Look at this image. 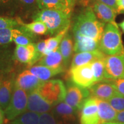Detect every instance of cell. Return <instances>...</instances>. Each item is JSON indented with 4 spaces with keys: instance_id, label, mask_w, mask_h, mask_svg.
Wrapping results in <instances>:
<instances>
[{
    "instance_id": "obj_30",
    "label": "cell",
    "mask_w": 124,
    "mask_h": 124,
    "mask_svg": "<svg viewBox=\"0 0 124 124\" xmlns=\"http://www.w3.org/2000/svg\"><path fill=\"white\" fill-rule=\"evenodd\" d=\"M104 59L97 60L91 63L93 75L95 83L106 80Z\"/></svg>"
},
{
    "instance_id": "obj_25",
    "label": "cell",
    "mask_w": 124,
    "mask_h": 124,
    "mask_svg": "<svg viewBox=\"0 0 124 124\" xmlns=\"http://www.w3.org/2000/svg\"><path fill=\"white\" fill-rule=\"evenodd\" d=\"M20 10L17 0H0V16L12 17Z\"/></svg>"
},
{
    "instance_id": "obj_40",
    "label": "cell",
    "mask_w": 124,
    "mask_h": 124,
    "mask_svg": "<svg viewBox=\"0 0 124 124\" xmlns=\"http://www.w3.org/2000/svg\"><path fill=\"white\" fill-rule=\"evenodd\" d=\"M115 122L124 123V110L117 112Z\"/></svg>"
},
{
    "instance_id": "obj_11",
    "label": "cell",
    "mask_w": 124,
    "mask_h": 124,
    "mask_svg": "<svg viewBox=\"0 0 124 124\" xmlns=\"http://www.w3.org/2000/svg\"><path fill=\"white\" fill-rule=\"evenodd\" d=\"M52 106L49 102L41 95L37 89L28 93L27 110L28 111L39 114H43L49 112Z\"/></svg>"
},
{
    "instance_id": "obj_42",
    "label": "cell",
    "mask_w": 124,
    "mask_h": 124,
    "mask_svg": "<svg viewBox=\"0 0 124 124\" xmlns=\"http://www.w3.org/2000/svg\"><path fill=\"white\" fill-rule=\"evenodd\" d=\"M65 1H66L68 4H69L70 7L71 9H74V6H75L77 0H65Z\"/></svg>"
},
{
    "instance_id": "obj_16",
    "label": "cell",
    "mask_w": 124,
    "mask_h": 124,
    "mask_svg": "<svg viewBox=\"0 0 124 124\" xmlns=\"http://www.w3.org/2000/svg\"><path fill=\"white\" fill-rule=\"evenodd\" d=\"M74 51L76 54L100 49V42L97 40L79 35H74Z\"/></svg>"
},
{
    "instance_id": "obj_19",
    "label": "cell",
    "mask_w": 124,
    "mask_h": 124,
    "mask_svg": "<svg viewBox=\"0 0 124 124\" xmlns=\"http://www.w3.org/2000/svg\"><path fill=\"white\" fill-rule=\"evenodd\" d=\"M37 5L40 10L51 9L64 12L71 15V9L65 0H37Z\"/></svg>"
},
{
    "instance_id": "obj_46",
    "label": "cell",
    "mask_w": 124,
    "mask_h": 124,
    "mask_svg": "<svg viewBox=\"0 0 124 124\" xmlns=\"http://www.w3.org/2000/svg\"><path fill=\"white\" fill-rule=\"evenodd\" d=\"M3 74H4V73H3V72H0V79H1V77H2Z\"/></svg>"
},
{
    "instance_id": "obj_23",
    "label": "cell",
    "mask_w": 124,
    "mask_h": 124,
    "mask_svg": "<svg viewBox=\"0 0 124 124\" xmlns=\"http://www.w3.org/2000/svg\"><path fill=\"white\" fill-rule=\"evenodd\" d=\"M60 53L63 58L65 67L68 66L70 61L72 52L74 51V45L72 38L69 32L65 35L60 43L59 47Z\"/></svg>"
},
{
    "instance_id": "obj_2",
    "label": "cell",
    "mask_w": 124,
    "mask_h": 124,
    "mask_svg": "<svg viewBox=\"0 0 124 124\" xmlns=\"http://www.w3.org/2000/svg\"><path fill=\"white\" fill-rule=\"evenodd\" d=\"M71 15L64 12L51 9L40 10L32 16L33 21H41L46 25L49 34L56 35L70 28Z\"/></svg>"
},
{
    "instance_id": "obj_22",
    "label": "cell",
    "mask_w": 124,
    "mask_h": 124,
    "mask_svg": "<svg viewBox=\"0 0 124 124\" xmlns=\"http://www.w3.org/2000/svg\"><path fill=\"white\" fill-rule=\"evenodd\" d=\"M38 64L53 68V69L65 68L63 58L59 49L51 52L48 55L44 56L38 62Z\"/></svg>"
},
{
    "instance_id": "obj_15",
    "label": "cell",
    "mask_w": 124,
    "mask_h": 124,
    "mask_svg": "<svg viewBox=\"0 0 124 124\" xmlns=\"http://www.w3.org/2000/svg\"><path fill=\"white\" fill-rule=\"evenodd\" d=\"M106 56L100 49L91 52L77 53L72 58L70 69L91 63L97 60L105 58Z\"/></svg>"
},
{
    "instance_id": "obj_10",
    "label": "cell",
    "mask_w": 124,
    "mask_h": 124,
    "mask_svg": "<svg viewBox=\"0 0 124 124\" xmlns=\"http://www.w3.org/2000/svg\"><path fill=\"white\" fill-rule=\"evenodd\" d=\"M80 124H101L98 114L97 99L90 97L80 109Z\"/></svg>"
},
{
    "instance_id": "obj_36",
    "label": "cell",
    "mask_w": 124,
    "mask_h": 124,
    "mask_svg": "<svg viewBox=\"0 0 124 124\" xmlns=\"http://www.w3.org/2000/svg\"><path fill=\"white\" fill-rule=\"evenodd\" d=\"M108 80L113 85V87L118 94L124 97V78Z\"/></svg>"
},
{
    "instance_id": "obj_14",
    "label": "cell",
    "mask_w": 124,
    "mask_h": 124,
    "mask_svg": "<svg viewBox=\"0 0 124 124\" xmlns=\"http://www.w3.org/2000/svg\"><path fill=\"white\" fill-rule=\"evenodd\" d=\"M88 89L90 97L105 101H108L117 93L113 85L108 80L96 82Z\"/></svg>"
},
{
    "instance_id": "obj_7",
    "label": "cell",
    "mask_w": 124,
    "mask_h": 124,
    "mask_svg": "<svg viewBox=\"0 0 124 124\" xmlns=\"http://www.w3.org/2000/svg\"><path fill=\"white\" fill-rule=\"evenodd\" d=\"M104 62L106 80L124 78V54L106 55Z\"/></svg>"
},
{
    "instance_id": "obj_45",
    "label": "cell",
    "mask_w": 124,
    "mask_h": 124,
    "mask_svg": "<svg viewBox=\"0 0 124 124\" xmlns=\"http://www.w3.org/2000/svg\"><path fill=\"white\" fill-rule=\"evenodd\" d=\"M118 25V27H120L121 28V29H122V31H123V32L124 33V20Z\"/></svg>"
},
{
    "instance_id": "obj_44",
    "label": "cell",
    "mask_w": 124,
    "mask_h": 124,
    "mask_svg": "<svg viewBox=\"0 0 124 124\" xmlns=\"http://www.w3.org/2000/svg\"><path fill=\"white\" fill-rule=\"evenodd\" d=\"M101 124H124V123H120V122H103Z\"/></svg>"
},
{
    "instance_id": "obj_6",
    "label": "cell",
    "mask_w": 124,
    "mask_h": 124,
    "mask_svg": "<svg viewBox=\"0 0 124 124\" xmlns=\"http://www.w3.org/2000/svg\"><path fill=\"white\" fill-rule=\"evenodd\" d=\"M91 63L70 69L69 74L72 83L88 89L95 83Z\"/></svg>"
},
{
    "instance_id": "obj_13",
    "label": "cell",
    "mask_w": 124,
    "mask_h": 124,
    "mask_svg": "<svg viewBox=\"0 0 124 124\" xmlns=\"http://www.w3.org/2000/svg\"><path fill=\"white\" fill-rule=\"evenodd\" d=\"M91 4V8L100 21L105 24L110 23L116 26H118L115 20L117 13L112 8L97 0H94Z\"/></svg>"
},
{
    "instance_id": "obj_5",
    "label": "cell",
    "mask_w": 124,
    "mask_h": 124,
    "mask_svg": "<svg viewBox=\"0 0 124 124\" xmlns=\"http://www.w3.org/2000/svg\"><path fill=\"white\" fill-rule=\"evenodd\" d=\"M28 93L24 90L14 86L10 103L4 111L6 120L11 121L21 115L27 109Z\"/></svg>"
},
{
    "instance_id": "obj_29",
    "label": "cell",
    "mask_w": 124,
    "mask_h": 124,
    "mask_svg": "<svg viewBox=\"0 0 124 124\" xmlns=\"http://www.w3.org/2000/svg\"><path fill=\"white\" fill-rule=\"evenodd\" d=\"M20 25L24 28L36 35H43L49 34L48 29L46 25L41 21H33V22L28 23V24H25L21 21Z\"/></svg>"
},
{
    "instance_id": "obj_3",
    "label": "cell",
    "mask_w": 124,
    "mask_h": 124,
    "mask_svg": "<svg viewBox=\"0 0 124 124\" xmlns=\"http://www.w3.org/2000/svg\"><path fill=\"white\" fill-rule=\"evenodd\" d=\"M99 49L107 56L124 54L121 33L118 26L110 23L106 24L100 41Z\"/></svg>"
},
{
    "instance_id": "obj_39",
    "label": "cell",
    "mask_w": 124,
    "mask_h": 124,
    "mask_svg": "<svg viewBox=\"0 0 124 124\" xmlns=\"http://www.w3.org/2000/svg\"><path fill=\"white\" fill-rule=\"evenodd\" d=\"M117 14L124 13V0L117 1Z\"/></svg>"
},
{
    "instance_id": "obj_1",
    "label": "cell",
    "mask_w": 124,
    "mask_h": 124,
    "mask_svg": "<svg viewBox=\"0 0 124 124\" xmlns=\"http://www.w3.org/2000/svg\"><path fill=\"white\" fill-rule=\"evenodd\" d=\"M106 24L100 21L91 7L89 6L77 16L74 22L72 32L94 39L100 42Z\"/></svg>"
},
{
    "instance_id": "obj_24",
    "label": "cell",
    "mask_w": 124,
    "mask_h": 124,
    "mask_svg": "<svg viewBox=\"0 0 124 124\" xmlns=\"http://www.w3.org/2000/svg\"><path fill=\"white\" fill-rule=\"evenodd\" d=\"M14 55L8 46H0V72L7 73L13 67Z\"/></svg>"
},
{
    "instance_id": "obj_4",
    "label": "cell",
    "mask_w": 124,
    "mask_h": 124,
    "mask_svg": "<svg viewBox=\"0 0 124 124\" xmlns=\"http://www.w3.org/2000/svg\"><path fill=\"white\" fill-rule=\"evenodd\" d=\"M38 92L52 106L64 101L67 89L63 81L52 79L43 82L37 89Z\"/></svg>"
},
{
    "instance_id": "obj_28",
    "label": "cell",
    "mask_w": 124,
    "mask_h": 124,
    "mask_svg": "<svg viewBox=\"0 0 124 124\" xmlns=\"http://www.w3.org/2000/svg\"><path fill=\"white\" fill-rule=\"evenodd\" d=\"M69 29L70 28H67L65 29L64 30L62 31L60 33L56 35L54 37H52V38H48V39L46 40V49L45 55H48L51 52H54V51H55L59 49L62 40H63L65 35L69 32Z\"/></svg>"
},
{
    "instance_id": "obj_17",
    "label": "cell",
    "mask_w": 124,
    "mask_h": 124,
    "mask_svg": "<svg viewBox=\"0 0 124 124\" xmlns=\"http://www.w3.org/2000/svg\"><path fill=\"white\" fill-rule=\"evenodd\" d=\"M15 80L12 78L0 79V106L5 111L10 103L14 89Z\"/></svg>"
},
{
    "instance_id": "obj_47",
    "label": "cell",
    "mask_w": 124,
    "mask_h": 124,
    "mask_svg": "<svg viewBox=\"0 0 124 124\" xmlns=\"http://www.w3.org/2000/svg\"><path fill=\"white\" fill-rule=\"evenodd\" d=\"M58 124H61V123H60V122H59V123H58Z\"/></svg>"
},
{
    "instance_id": "obj_8",
    "label": "cell",
    "mask_w": 124,
    "mask_h": 124,
    "mask_svg": "<svg viewBox=\"0 0 124 124\" xmlns=\"http://www.w3.org/2000/svg\"><path fill=\"white\" fill-rule=\"evenodd\" d=\"M13 55L15 60L23 64H27L29 67L43 58L42 56L37 52L35 43L27 46L17 45Z\"/></svg>"
},
{
    "instance_id": "obj_37",
    "label": "cell",
    "mask_w": 124,
    "mask_h": 124,
    "mask_svg": "<svg viewBox=\"0 0 124 124\" xmlns=\"http://www.w3.org/2000/svg\"><path fill=\"white\" fill-rule=\"evenodd\" d=\"M36 48L37 52L40 55L43 57L45 56V53L46 49V40L40 41L39 42L36 43Z\"/></svg>"
},
{
    "instance_id": "obj_9",
    "label": "cell",
    "mask_w": 124,
    "mask_h": 124,
    "mask_svg": "<svg viewBox=\"0 0 124 124\" xmlns=\"http://www.w3.org/2000/svg\"><path fill=\"white\" fill-rule=\"evenodd\" d=\"M90 97V93L89 89L81 87L72 83L70 85L67 89L64 102L76 111H79L86 99Z\"/></svg>"
},
{
    "instance_id": "obj_34",
    "label": "cell",
    "mask_w": 124,
    "mask_h": 124,
    "mask_svg": "<svg viewBox=\"0 0 124 124\" xmlns=\"http://www.w3.org/2000/svg\"><path fill=\"white\" fill-rule=\"evenodd\" d=\"M21 20L8 17L0 16V29L8 28H18L20 25Z\"/></svg>"
},
{
    "instance_id": "obj_32",
    "label": "cell",
    "mask_w": 124,
    "mask_h": 124,
    "mask_svg": "<svg viewBox=\"0 0 124 124\" xmlns=\"http://www.w3.org/2000/svg\"><path fill=\"white\" fill-rule=\"evenodd\" d=\"M13 28L0 29V46H8L13 42Z\"/></svg>"
},
{
    "instance_id": "obj_41",
    "label": "cell",
    "mask_w": 124,
    "mask_h": 124,
    "mask_svg": "<svg viewBox=\"0 0 124 124\" xmlns=\"http://www.w3.org/2000/svg\"><path fill=\"white\" fill-rule=\"evenodd\" d=\"M6 120L5 116L4 111L3 110L0 106V124H4L5 121Z\"/></svg>"
},
{
    "instance_id": "obj_33",
    "label": "cell",
    "mask_w": 124,
    "mask_h": 124,
    "mask_svg": "<svg viewBox=\"0 0 124 124\" xmlns=\"http://www.w3.org/2000/svg\"><path fill=\"white\" fill-rule=\"evenodd\" d=\"M108 101L117 112L124 110V97L116 93Z\"/></svg>"
},
{
    "instance_id": "obj_43",
    "label": "cell",
    "mask_w": 124,
    "mask_h": 124,
    "mask_svg": "<svg viewBox=\"0 0 124 124\" xmlns=\"http://www.w3.org/2000/svg\"><path fill=\"white\" fill-rule=\"evenodd\" d=\"M94 0H82V2L84 5H87L88 4H90V2H92Z\"/></svg>"
},
{
    "instance_id": "obj_27",
    "label": "cell",
    "mask_w": 124,
    "mask_h": 124,
    "mask_svg": "<svg viewBox=\"0 0 124 124\" xmlns=\"http://www.w3.org/2000/svg\"><path fill=\"white\" fill-rule=\"evenodd\" d=\"M39 118L38 113L27 111L11 121L10 124H39Z\"/></svg>"
},
{
    "instance_id": "obj_31",
    "label": "cell",
    "mask_w": 124,
    "mask_h": 124,
    "mask_svg": "<svg viewBox=\"0 0 124 124\" xmlns=\"http://www.w3.org/2000/svg\"><path fill=\"white\" fill-rule=\"evenodd\" d=\"M20 10L22 9L25 13H32V16L39 10L37 5V0H17Z\"/></svg>"
},
{
    "instance_id": "obj_18",
    "label": "cell",
    "mask_w": 124,
    "mask_h": 124,
    "mask_svg": "<svg viewBox=\"0 0 124 124\" xmlns=\"http://www.w3.org/2000/svg\"><path fill=\"white\" fill-rule=\"evenodd\" d=\"M29 70L31 73L38 77L43 81L48 80L51 78L55 77L58 74L63 72L65 71L64 67L59 69H53L42 65H35L29 68Z\"/></svg>"
},
{
    "instance_id": "obj_26",
    "label": "cell",
    "mask_w": 124,
    "mask_h": 124,
    "mask_svg": "<svg viewBox=\"0 0 124 124\" xmlns=\"http://www.w3.org/2000/svg\"><path fill=\"white\" fill-rule=\"evenodd\" d=\"M55 111L65 121H72L75 120L77 111L64 101L55 105Z\"/></svg>"
},
{
    "instance_id": "obj_21",
    "label": "cell",
    "mask_w": 124,
    "mask_h": 124,
    "mask_svg": "<svg viewBox=\"0 0 124 124\" xmlns=\"http://www.w3.org/2000/svg\"><path fill=\"white\" fill-rule=\"evenodd\" d=\"M36 35L24 28L21 25L13 29V41L16 45L27 46L33 43L36 38Z\"/></svg>"
},
{
    "instance_id": "obj_20",
    "label": "cell",
    "mask_w": 124,
    "mask_h": 124,
    "mask_svg": "<svg viewBox=\"0 0 124 124\" xmlns=\"http://www.w3.org/2000/svg\"><path fill=\"white\" fill-rule=\"evenodd\" d=\"M97 102L100 123L115 121L117 111L111 106L108 101L97 99Z\"/></svg>"
},
{
    "instance_id": "obj_12",
    "label": "cell",
    "mask_w": 124,
    "mask_h": 124,
    "mask_svg": "<svg viewBox=\"0 0 124 124\" xmlns=\"http://www.w3.org/2000/svg\"><path fill=\"white\" fill-rule=\"evenodd\" d=\"M43 82L44 81L31 73L29 70H26L17 77L14 86L29 93L38 89Z\"/></svg>"
},
{
    "instance_id": "obj_38",
    "label": "cell",
    "mask_w": 124,
    "mask_h": 124,
    "mask_svg": "<svg viewBox=\"0 0 124 124\" xmlns=\"http://www.w3.org/2000/svg\"><path fill=\"white\" fill-rule=\"evenodd\" d=\"M97 1L101 2L103 4L109 6L114 9L117 12V1L118 0H97Z\"/></svg>"
},
{
    "instance_id": "obj_35",
    "label": "cell",
    "mask_w": 124,
    "mask_h": 124,
    "mask_svg": "<svg viewBox=\"0 0 124 124\" xmlns=\"http://www.w3.org/2000/svg\"><path fill=\"white\" fill-rule=\"evenodd\" d=\"M52 113L47 112L41 114L39 118V124H58Z\"/></svg>"
}]
</instances>
